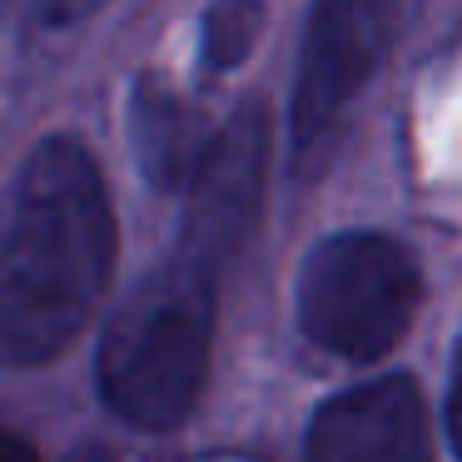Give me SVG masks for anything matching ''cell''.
Segmentation results:
<instances>
[{"instance_id": "obj_1", "label": "cell", "mask_w": 462, "mask_h": 462, "mask_svg": "<svg viewBox=\"0 0 462 462\" xmlns=\"http://www.w3.org/2000/svg\"><path fill=\"white\" fill-rule=\"evenodd\" d=\"M115 279V209L95 154L35 144L0 199V363L45 368L75 348Z\"/></svg>"}, {"instance_id": "obj_2", "label": "cell", "mask_w": 462, "mask_h": 462, "mask_svg": "<svg viewBox=\"0 0 462 462\" xmlns=\"http://www.w3.org/2000/svg\"><path fill=\"white\" fill-rule=\"evenodd\" d=\"M214 289L219 279L170 254V263H160L115 309L95 358L100 398L115 408V418L164 432L194 412L209 373Z\"/></svg>"}, {"instance_id": "obj_3", "label": "cell", "mask_w": 462, "mask_h": 462, "mask_svg": "<svg viewBox=\"0 0 462 462\" xmlns=\"http://www.w3.org/2000/svg\"><path fill=\"white\" fill-rule=\"evenodd\" d=\"M422 299L418 263L383 234H333L299 273V323L323 353L373 363L408 333Z\"/></svg>"}, {"instance_id": "obj_4", "label": "cell", "mask_w": 462, "mask_h": 462, "mask_svg": "<svg viewBox=\"0 0 462 462\" xmlns=\"http://www.w3.org/2000/svg\"><path fill=\"white\" fill-rule=\"evenodd\" d=\"M263 180H269V110L249 100L209 140V154L189 184V209L174 254L219 279L259 219Z\"/></svg>"}, {"instance_id": "obj_5", "label": "cell", "mask_w": 462, "mask_h": 462, "mask_svg": "<svg viewBox=\"0 0 462 462\" xmlns=\"http://www.w3.org/2000/svg\"><path fill=\"white\" fill-rule=\"evenodd\" d=\"M393 0H319L293 85V154L313 160L388 51Z\"/></svg>"}, {"instance_id": "obj_6", "label": "cell", "mask_w": 462, "mask_h": 462, "mask_svg": "<svg viewBox=\"0 0 462 462\" xmlns=\"http://www.w3.org/2000/svg\"><path fill=\"white\" fill-rule=\"evenodd\" d=\"M309 462H432L428 408L408 378L328 398L309 428Z\"/></svg>"}, {"instance_id": "obj_7", "label": "cell", "mask_w": 462, "mask_h": 462, "mask_svg": "<svg viewBox=\"0 0 462 462\" xmlns=\"http://www.w3.org/2000/svg\"><path fill=\"white\" fill-rule=\"evenodd\" d=\"M130 134L140 170L154 189H189L209 154L214 134L204 130L199 110L160 80H140L130 95Z\"/></svg>"}, {"instance_id": "obj_8", "label": "cell", "mask_w": 462, "mask_h": 462, "mask_svg": "<svg viewBox=\"0 0 462 462\" xmlns=\"http://www.w3.org/2000/svg\"><path fill=\"white\" fill-rule=\"evenodd\" d=\"M259 31H263V0H214L209 15H204V65L209 70L244 65Z\"/></svg>"}, {"instance_id": "obj_9", "label": "cell", "mask_w": 462, "mask_h": 462, "mask_svg": "<svg viewBox=\"0 0 462 462\" xmlns=\"http://www.w3.org/2000/svg\"><path fill=\"white\" fill-rule=\"evenodd\" d=\"M25 5H31V15L45 25H75V21L100 11L105 0H25Z\"/></svg>"}, {"instance_id": "obj_10", "label": "cell", "mask_w": 462, "mask_h": 462, "mask_svg": "<svg viewBox=\"0 0 462 462\" xmlns=\"http://www.w3.org/2000/svg\"><path fill=\"white\" fill-rule=\"evenodd\" d=\"M0 462H41V452H35L25 438H15V432L0 428Z\"/></svg>"}, {"instance_id": "obj_11", "label": "cell", "mask_w": 462, "mask_h": 462, "mask_svg": "<svg viewBox=\"0 0 462 462\" xmlns=\"http://www.w3.org/2000/svg\"><path fill=\"white\" fill-rule=\"evenodd\" d=\"M448 422H452V442L462 452V348H457V373H452V408H448Z\"/></svg>"}]
</instances>
